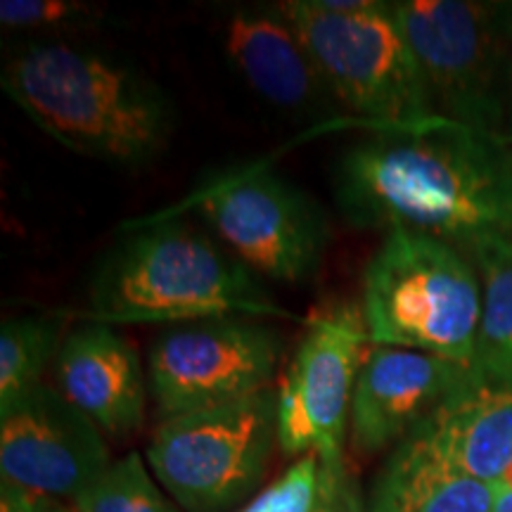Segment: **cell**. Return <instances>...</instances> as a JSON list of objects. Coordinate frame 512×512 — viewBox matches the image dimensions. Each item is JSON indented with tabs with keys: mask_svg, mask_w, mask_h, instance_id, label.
<instances>
[{
	"mask_svg": "<svg viewBox=\"0 0 512 512\" xmlns=\"http://www.w3.org/2000/svg\"><path fill=\"white\" fill-rule=\"evenodd\" d=\"M467 366L425 351L370 347L349 415L356 451L370 456L399 446L458 387Z\"/></svg>",
	"mask_w": 512,
	"mask_h": 512,
	"instance_id": "cell-13",
	"label": "cell"
},
{
	"mask_svg": "<svg viewBox=\"0 0 512 512\" xmlns=\"http://www.w3.org/2000/svg\"><path fill=\"white\" fill-rule=\"evenodd\" d=\"M496 484L479 482L403 439L377 475L368 512H491Z\"/></svg>",
	"mask_w": 512,
	"mask_h": 512,
	"instance_id": "cell-16",
	"label": "cell"
},
{
	"mask_svg": "<svg viewBox=\"0 0 512 512\" xmlns=\"http://www.w3.org/2000/svg\"><path fill=\"white\" fill-rule=\"evenodd\" d=\"M320 458L316 453H306L287 467L278 482L261 491L266 501V512H311L318 494Z\"/></svg>",
	"mask_w": 512,
	"mask_h": 512,
	"instance_id": "cell-21",
	"label": "cell"
},
{
	"mask_svg": "<svg viewBox=\"0 0 512 512\" xmlns=\"http://www.w3.org/2000/svg\"><path fill=\"white\" fill-rule=\"evenodd\" d=\"M223 48L240 79L278 110L316 112L335 100L280 3L230 12Z\"/></svg>",
	"mask_w": 512,
	"mask_h": 512,
	"instance_id": "cell-15",
	"label": "cell"
},
{
	"mask_svg": "<svg viewBox=\"0 0 512 512\" xmlns=\"http://www.w3.org/2000/svg\"><path fill=\"white\" fill-rule=\"evenodd\" d=\"M76 512H181L159 489L138 453L114 460L72 501Z\"/></svg>",
	"mask_w": 512,
	"mask_h": 512,
	"instance_id": "cell-19",
	"label": "cell"
},
{
	"mask_svg": "<svg viewBox=\"0 0 512 512\" xmlns=\"http://www.w3.org/2000/svg\"><path fill=\"white\" fill-rule=\"evenodd\" d=\"M285 339L247 318L183 323L157 337L147 354V377L166 418L202 411L271 389Z\"/></svg>",
	"mask_w": 512,
	"mask_h": 512,
	"instance_id": "cell-10",
	"label": "cell"
},
{
	"mask_svg": "<svg viewBox=\"0 0 512 512\" xmlns=\"http://www.w3.org/2000/svg\"><path fill=\"white\" fill-rule=\"evenodd\" d=\"M508 140L512 143V112H510V126H508Z\"/></svg>",
	"mask_w": 512,
	"mask_h": 512,
	"instance_id": "cell-27",
	"label": "cell"
},
{
	"mask_svg": "<svg viewBox=\"0 0 512 512\" xmlns=\"http://www.w3.org/2000/svg\"><path fill=\"white\" fill-rule=\"evenodd\" d=\"M311 512H368L356 472L344 456L320 460L318 494Z\"/></svg>",
	"mask_w": 512,
	"mask_h": 512,
	"instance_id": "cell-22",
	"label": "cell"
},
{
	"mask_svg": "<svg viewBox=\"0 0 512 512\" xmlns=\"http://www.w3.org/2000/svg\"><path fill=\"white\" fill-rule=\"evenodd\" d=\"M240 512H266V501H264V496H256L252 503L247 505V508H242Z\"/></svg>",
	"mask_w": 512,
	"mask_h": 512,
	"instance_id": "cell-26",
	"label": "cell"
},
{
	"mask_svg": "<svg viewBox=\"0 0 512 512\" xmlns=\"http://www.w3.org/2000/svg\"><path fill=\"white\" fill-rule=\"evenodd\" d=\"M38 512H76V510L67 508V505H62L60 501H48Z\"/></svg>",
	"mask_w": 512,
	"mask_h": 512,
	"instance_id": "cell-25",
	"label": "cell"
},
{
	"mask_svg": "<svg viewBox=\"0 0 512 512\" xmlns=\"http://www.w3.org/2000/svg\"><path fill=\"white\" fill-rule=\"evenodd\" d=\"M278 387V446L287 456H344L351 401L370 344L361 302L335 299L304 318Z\"/></svg>",
	"mask_w": 512,
	"mask_h": 512,
	"instance_id": "cell-9",
	"label": "cell"
},
{
	"mask_svg": "<svg viewBox=\"0 0 512 512\" xmlns=\"http://www.w3.org/2000/svg\"><path fill=\"white\" fill-rule=\"evenodd\" d=\"M496 489H501V491H512V463H510L508 470L503 472L501 479H498V482H496Z\"/></svg>",
	"mask_w": 512,
	"mask_h": 512,
	"instance_id": "cell-24",
	"label": "cell"
},
{
	"mask_svg": "<svg viewBox=\"0 0 512 512\" xmlns=\"http://www.w3.org/2000/svg\"><path fill=\"white\" fill-rule=\"evenodd\" d=\"M107 22L102 5L83 0H3L0 24L5 29H86Z\"/></svg>",
	"mask_w": 512,
	"mask_h": 512,
	"instance_id": "cell-20",
	"label": "cell"
},
{
	"mask_svg": "<svg viewBox=\"0 0 512 512\" xmlns=\"http://www.w3.org/2000/svg\"><path fill=\"white\" fill-rule=\"evenodd\" d=\"M278 444L273 389L166 418L147 446V467L188 512H223L264 477Z\"/></svg>",
	"mask_w": 512,
	"mask_h": 512,
	"instance_id": "cell-7",
	"label": "cell"
},
{
	"mask_svg": "<svg viewBox=\"0 0 512 512\" xmlns=\"http://www.w3.org/2000/svg\"><path fill=\"white\" fill-rule=\"evenodd\" d=\"M491 512H512V491L496 489V501Z\"/></svg>",
	"mask_w": 512,
	"mask_h": 512,
	"instance_id": "cell-23",
	"label": "cell"
},
{
	"mask_svg": "<svg viewBox=\"0 0 512 512\" xmlns=\"http://www.w3.org/2000/svg\"><path fill=\"white\" fill-rule=\"evenodd\" d=\"M114 463L105 432L41 384L0 411V477L50 501H74Z\"/></svg>",
	"mask_w": 512,
	"mask_h": 512,
	"instance_id": "cell-11",
	"label": "cell"
},
{
	"mask_svg": "<svg viewBox=\"0 0 512 512\" xmlns=\"http://www.w3.org/2000/svg\"><path fill=\"white\" fill-rule=\"evenodd\" d=\"M441 119L508 138L512 3L392 0Z\"/></svg>",
	"mask_w": 512,
	"mask_h": 512,
	"instance_id": "cell-6",
	"label": "cell"
},
{
	"mask_svg": "<svg viewBox=\"0 0 512 512\" xmlns=\"http://www.w3.org/2000/svg\"><path fill=\"white\" fill-rule=\"evenodd\" d=\"M0 86L48 138L102 164L140 169L162 157L174 138L169 93L107 50L27 43L5 62Z\"/></svg>",
	"mask_w": 512,
	"mask_h": 512,
	"instance_id": "cell-2",
	"label": "cell"
},
{
	"mask_svg": "<svg viewBox=\"0 0 512 512\" xmlns=\"http://www.w3.org/2000/svg\"><path fill=\"white\" fill-rule=\"evenodd\" d=\"M195 207L249 271L273 283H309L328 252L325 209L266 166L216 178Z\"/></svg>",
	"mask_w": 512,
	"mask_h": 512,
	"instance_id": "cell-8",
	"label": "cell"
},
{
	"mask_svg": "<svg viewBox=\"0 0 512 512\" xmlns=\"http://www.w3.org/2000/svg\"><path fill=\"white\" fill-rule=\"evenodd\" d=\"M91 320L195 323L209 318L302 320L280 306L242 261L181 219L152 221L121 238L88 283Z\"/></svg>",
	"mask_w": 512,
	"mask_h": 512,
	"instance_id": "cell-3",
	"label": "cell"
},
{
	"mask_svg": "<svg viewBox=\"0 0 512 512\" xmlns=\"http://www.w3.org/2000/svg\"><path fill=\"white\" fill-rule=\"evenodd\" d=\"M60 392L110 437H128L145 420L143 363L128 337L91 320L62 339L57 351Z\"/></svg>",
	"mask_w": 512,
	"mask_h": 512,
	"instance_id": "cell-14",
	"label": "cell"
},
{
	"mask_svg": "<svg viewBox=\"0 0 512 512\" xmlns=\"http://www.w3.org/2000/svg\"><path fill=\"white\" fill-rule=\"evenodd\" d=\"M280 8L335 100L373 128L439 117L392 0H287Z\"/></svg>",
	"mask_w": 512,
	"mask_h": 512,
	"instance_id": "cell-5",
	"label": "cell"
},
{
	"mask_svg": "<svg viewBox=\"0 0 512 512\" xmlns=\"http://www.w3.org/2000/svg\"><path fill=\"white\" fill-rule=\"evenodd\" d=\"M354 228L415 230L444 242L512 233V143L448 119L373 128L335 169Z\"/></svg>",
	"mask_w": 512,
	"mask_h": 512,
	"instance_id": "cell-1",
	"label": "cell"
},
{
	"mask_svg": "<svg viewBox=\"0 0 512 512\" xmlns=\"http://www.w3.org/2000/svg\"><path fill=\"white\" fill-rule=\"evenodd\" d=\"M482 280V332L479 354L512 366V240L491 235L470 245Z\"/></svg>",
	"mask_w": 512,
	"mask_h": 512,
	"instance_id": "cell-18",
	"label": "cell"
},
{
	"mask_svg": "<svg viewBox=\"0 0 512 512\" xmlns=\"http://www.w3.org/2000/svg\"><path fill=\"white\" fill-rule=\"evenodd\" d=\"M406 439L453 470L496 484L512 463V366L477 354L458 387Z\"/></svg>",
	"mask_w": 512,
	"mask_h": 512,
	"instance_id": "cell-12",
	"label": "cell"
},
{
	"mask_svg": "<svg viewBox=\"0 0 512 512\" xmlns=\"http://www.w3.org/2000/svg\"><path fill=\"white\" fill-rule=\"evenodd\" d=\"M361 311L373 347H399L472 363L482 332V280L451 242L389 230L370 256Z\"/></svg>",
	"mask_w": 512,
	"mask_h": 512,
	"instance_id": "cell-4",
	"label": "cell"
},
{
	"mask_svg": "<svg viewBox=\"0 0 512 512\" xmlns=\"http://www.w3.org/2000/svg\"><path fill=\"white\" fill-rule=\"evenodd\" d=\"M60 344V332L48 316H17L0 325V411L41 387Z\"/></svg>",
	"mask_w": 512,
	"mask_h": 512,
	"instance_id": "cell-17",
	"label": "cell"
}]
</instances>
